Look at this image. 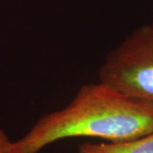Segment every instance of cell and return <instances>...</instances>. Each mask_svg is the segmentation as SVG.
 Returning a JSON list of instances; mask_svg holds the SVG:
<instances>
[{"label":"cell","instance_id":"6da1fadb","mask_svg":"<svg viewBox=\"0 0 153 153\" xmlns=\"http://www.w3.org/2000/svg\"><path fill=\"white\" fill-rule=\"evenodd\" d=\"M153 132V102L130 96L106 83L82 85L62 109L41 117L4 153H39L47 146L74 137L117 142Z\"/></svg>","mask_w":153,"mask_h":153},{"label":"cell","instance_id":"7a4b0ae2","mask_svg":"<svg viewBox=\"0 0 153 153\" xmlns=\"http://www.w3.org/2000/svg\"><path fill=\"white\" fill-rule=\"evenodd\" d=\"M99 82L153 102V24L143 25L107 55Z\"/></svg>","mask_w":153,"mask_h":153},{"label":"cell","instance_id":"3957f363","mask_svg":"<svg viewBox=\"0 0 153 153\" xmlns=\"http://www.w3.org/2000/svg\"><path fill=\"white\" fill-rule=\"evenodd\" d=\"M77 153H153V132L136 139L117 142H83Z\"/></svg>","mask_w":153,"mask_h":153},{"label":"cell","instance_id":"277c9868","mask_svg":"<svg viewBox=\"0 0 153 153\" xmlns=\"http://www.w3.org/2000/svg\"><path fill=\"white\" fill-rule=\"evenodd\" d=\"M9 140H10L8 139L4 131L0 128V153L4 152V148Z\"/></svg>","mask_w":153,"mask_h":153},{"label":"cell","instance_id":"5b68a950","mask_svg":"<svg viewBox=\"0 0 153 153\" xmlns=\"http://www.w3.org/2000/svg\"><path fill=\"white\" fill-rule=\"evenodd\" d=\"M152 24H153V23H152Z\"/></svg>","mask_w":153,"mask_h":153}]
</instances>
